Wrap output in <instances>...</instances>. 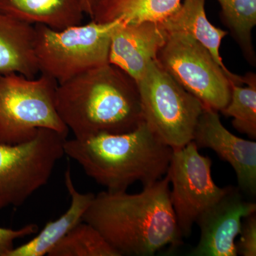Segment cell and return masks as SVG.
Instances as JSON below:
<instances>
[{
    "label": "cell",
    "instance_id": "obj_1",
    "mask_svg": "<svg viewBox=\"0 0 256 256\" xmlns=\"http://www.w3.org/2000/svg\"><path fill=\"white\" fill-rule=\"evenodd\" d=\"M82 222L98 230L120 256H151L182 244L168 174L140 193L107 191L95 195Z\"/></svg>",
    "mask_w": 256,
    "mask_h": 256
},
{
    "label": "cell",
    "instance_id": "obj_2",
    "mask_svg": "<svg viewBox=\"0 0 256 256\" xmlns=\"http://www.w3.org/2000/svg\"><path fill=\"white\" fill-rule=\"evenodd\" d=\"M56 108L76 138L130 132L143 121L137 82L109 63L58 84Z\"/></svg>",
    "mask_w": 256,
    "mask_h": 256
},
{
    "label": "cell",
    "instance_id": "obj_3",
    "mask_svg": "<svg viewBox=\"0 0 256 256\" xmlns=\"http://www.w3.org/2000/svg\"><path fill=\"white\" fill-rule=\"evenodd\" d=\"M64 154L108 191H126L133 183L150 186L168 172L173 149L144 120L120 134L99 133L66 140Z\"/></svg>",
    "mask_w": 256,
    "mask_h": 256
},
{
    "label": "cell",
    "instance_id": "obj_4",
    "mask_svg": "<svg viewBox=\"0 0 256 256\" xmlns=\"http://www.w3.org/2000/svg\"><path fill=\"white\" fill-rule=\"evenodd\" d=\"M120 21L99 23L92 20L63 30L34 25V47L40 73L60 84L108 64L111 35Z\"/></svg>",
    "mask_w": 256,
    "mask_h": 256
},
{
    "label": "cell",
    "instance_id": "obj_5",
    "mask_svg": "<svg viewBox=\"0 0 256 256\" xmlns=\"http://www.w3.org/2000/svg\"><path fill=\"white\" fill-rule=\"evenodd\" d=\"M57 86L54 79L43 74L36 78L0 74V143L26 142L40 128L67 136L69 130L56 108Z\"/></svg>",
    "mask_w": 256,
    "mask_h": 256
},
{
    "label": "cell",
    "instance_id": "obj_6",
    "mask_svg": "<svg viewBox=\"0 0 256 256\" xmlns=\"http://www.w3.org/2000/svg\"><path fill=\"white\" fill-rule=\"evenodd\" d=\"M143 120L172 149L192 142L205 106L185 90L156 60L137 82Z\"/></svg>",
    "mask_w": 256,
    "mask_h": 256
},
{
    "label": "cell",
    "instance_id": "obj_7",
    "mask_svg": "<svg viewBox=\"0 0 256 256\" xmlns=\"http://www.w3.org/2000/svg\"><path fill=\"white\" fill-rule=\"evenodd\" d=\"M67 136L40 128L30 140L0 143V210L20 206L46 185L64 156Z\"/></svg>",
    "mask_w": 256,
    "mask_h": 256
},
{
    "label": "cell",
    "instance_id": "obj_8",
    "mask_svg": "<svg viewBox=\"0 0 256 256\" xmlns=\"http://www.w3.org/2000/svg\"><path fill=\"white\" fill-rule=\"evenodd\" d=\"M156 62L203 105L220 112L228 105V76L205 47L183 32H168Z\"/></svg>",
    "mask_w": 256,
    "mask_h": 256
},
{
    "label": "cell",
    "instance_id": "obj_9",
    "mask_svg": "<svg viewBox=\"0 0 256 256\" xmlns=\"http://www.w3.org/2000/svg\"><path fill=\"white\" fill-rule=\"evenodd\" d=\"M212 165V160L200 154L194 141L173 149L166 174L172 185L170 198L182 237L191 235L198 217L226 192L227 186L220 188L214 182Z\"/></svg>",
    "mask_w": 256,
    "mask_h": 256
},
{
    "label": "cell",
    "instance_id": "obj_10",
    "mask_svg": "<svg viewBox=\"0 0 256 256\" xmlns=\"http://www.w3.org/2000/svg\"><path fill=\"white\" fill-rule=\"evenodd\" d=\"M256 212L255 202L247 201L239 188L227 186L223 196L197 220L200 242L190 256H238L236 238L242 220Z\"/></svg>",
    "mask_w": 256,
    "mask_h": 256
},
{
    "label": "cell",
    "instance_id": "obj_11",
    "mask_svg": "<svg viewBox=\"0 0 256 256\" xmlns=\"http://www.w3.org/2000/svg\"><path fill=\"white\" fill-rule=\"evenodd\" d=\"M194 142L198 148H210L232 165L239 190L256 194V142L234 136L222 121L218 111L205 108L196 124Z\"/></svg>",
    "mask_w": 256,
    "mask_h": 256
},
{
    "label": "cell",
    "instance_id": "obj_12",
    "mask_svg": "<svg viewBox=\"0 0 256 256\" xmlns=\"http://www.w3.org/2000/svg\"><path fill=\"white\" fill-rule=\"evenodd\" d=\"M168 38L160 22H120L111 35L108 63L124 70L136 82L142 78L150 64Z\"/></svg>",
    "mask_w": 256,
    "mask_h": 256
},
{
    "label": "cell",
    "instance_id": "obj_13",
    "mask_svg": "<svg viewBox=\"0 0 256 256\" xmlns=\"http://www.w3.org/2000/svg\"><path fill=\"white\" fill-rule=\"evenodd\" d=\"M205 1L184 0L172 14L160 23L166 32H183L194 38L210 52L216 62L225 70L230 84L242 85V76L230 72L220 56V44L228 32L216 28L208 21L205 11Z\"/></svg>",
    "mask_w": 256,
    "mask_h": 256
},
{
    "label": "cell",
    "instance_id": "obj_14",
    "mask_svg": "<svg viewBox=\"0 0 256 256\" xmlns=\"http://www.w3.org/2000/svg\"><path fill=\"white\" fill-rule=\"evenodd\" d=\"M34 25L0 12V74L30 78L40 74L35 56Z\"/></svg>",
    "mask_w": 256,
    "mask_h": 256
},
{
    "label": "cell",
    "instance_id": "obj_15",
    "mask_svg": "<svg viewBox=\"0 0 256 256\" xmlns=\"http://www.w3.org/2000/svg\"><path fill=\"white\" fill-rule=\"evenodd\" d=\"M65 185L70 196L68 210L56 220H50L34 238L14 248L8 256H44L72 230L82 222L84 214L90 206L95 194L80 193L74 186L70 170L66 171Z\"/></svg>",
    "mask_w": 256,
    "mask_h": 256
},
{
    "label": "cell",
    "instance_id": "obj_16",
    "mask_svg": "<svg viewBox=\"0 0 256 256\" xmlns=\"http://www.w3.org/2000/svg\"><path fill=\"white\" fill-rule=\"evenodd\" d=\"M0 12L54 30L80 24L84 16L79 0H0Z\"/></svg>",
    "mask_w": 256,
    "mask_h": 256
},
{
    "label": "cell",
    "instance_id": "obj_17",
    "mask_svg": "<svg viewBox=\"0 0 256 256\" xmlns=\"http://www.w3.org/2000/svg\"><path fill=\"white\" fill-rule=\"evenodd\" d=\"M182 0H102L92 21L106 23L120 20L124 22H162L180 8Z\"/></svg>",
    "mask_w": 256,
    "mask_h": 256
},
{
    "label": "cell",
    "instance_id": "obj_18",
    "mask_svg": "<svg viewBox=\"0 0 256 256\" xmlns=\"http://www.w3.org/2000/svg\"><path fill=\"white\" fill-rule=\"evenodd\" d=\"M220 18L228 28L248 63L256 66L252 30L256 26V0H216Z\"/></svg>",
    "mask_w": 256,
    "mask_h": 256
},
{
    "label": "cell",
    "instance_id": "obj_19",
    "mask_svg": "<svg viewBox=\"0 0 256 256\" xmlns=\"http://www.w3.org/2000/svg\"><path fill=\"white\" fill-rule=\"evenodd\" d=\"M48 256H121L90 224L82 222L47 254Z\"/></svg>",
    "mask_w": 256,
    "mask_h": 256
},
{
    "label": "cell",
    "instance_id": "obj_20",
    "mask_svg": "<svg viewBox=\"0 0 256 256\" xmlns=\"http://www.w3.org/2000/svg\"><path fill=\"white\" fill-rule=\"evenodd\" d=\"M246 86L230 84L232 92L228 105L220 111L233 118L232 124L239 132L256 139V75L249 72L244 75Z\"/></svg>",
    "mask_w": 256,
    "mask_h": 256
},
{
    "label": "cell",
    "instance_id": "obj_21",
    "mask_svg": "<svg viewBox=\"0 0 256 256\" xmlns=\"http://www.w3.org/2000/svg\"><path fill=\"white\" fill-rule=\"evenodd\" d=\"M240 239L236 244L237 254L242 256H256V213L244 218L240 228Z\"/></svg>",
    "mask_w": 256,
    "mask_h": 256
},
{
    "label": "cell",
    "instance_id": "obj_22",
    "mask_svg": "<svg viewBox=\"0 0 256 256\" xmlns=\"http://www.w3.org/2000/svg\"><path fill=\"white\" fill-rule=\"evenodd\" d=\"M38 230V226L35 224H28L16 230L0 227V256H8L14 248L15 240L33 235Z\"/></svg>",
    "mask_w": 256,
    "mask_h": 256
},
{
    "label": "cell",
    "instance_id": "obj_23",
    "mask_svg": "<svg viewBox=\"0 0 256 256\" xmlns=\"http://www.w3.org/2000/svg\"><path fill=\"white\" fill-rule=\"evenodd\" d=\"M102 1V0H79L84 14H87L90 18L94 16L96 9Z\"/></svg>",
    "mask_w": 256,
    "mask_h": 256
}]
</instances>
